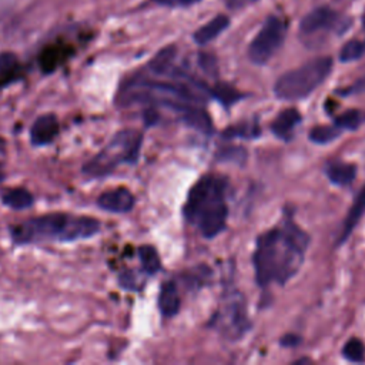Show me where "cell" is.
<instances>
[{"mask_svg": "<svg viewBox=\"0 0 365 365\" xmlns=\"http://www.w3.org/2000/svg\"><path fill=\"white\" fill-rule=\"evenodd\" d=\"M308 245L309 235L291 218L262 232L257 238L252 257L258 285H284L301 268Z\"/></svg>", "mask_w": 365, "mask_h": 365, "instance_id": "cell-1", "label": "cell"}, {"mask_svg": "<svg viewBox=\"0 0 365 365\" xmlns=\"http://www.w3.org/2000/svg\"><path fill=\"white\" fill-rule=\"evenodd\" d=\"M225 192L227 178L207 174L202 175L187 194L182 210L184 217L194 224L205 238H214L225 227L228 217Z\"/></svg>", "mask_w": 365, "mask_h": 365, "instance_id": "cell-2", "label": "cell"}, {"mask_svg": "<svg viewBox=\"0 0 365 365\" xmlns=\"http://www.w3.org/2000/svg\"><path fill=\"white\" fill-rule=\"evenodd\" d=\"M100 221L86 215L61 212L30 218L11 227V238L16 244H33L41 241H76L96 235Z\"/></svg>", "mask_w": 365, "mask_h": 365, "instance_id": "cell-3", "label": "cell"}, {"mask_svg": "<svg viewBox=\"0 0 365 365\" xmlns=\"http://www.w3.org/2000/svg\"><path fill=\"white\" fill-rule=\"evenodd\" d=\"M141 143L143 134L138 130H121L96 155L84 163L81 173L91 178H100L111 174L123 164H134L138 158Z\"/></svg>", "mask_w": 365, "mask_h": 365, "instance_id": "cell-4", "label": "cell"}, {"mask_svg": "<svg viewBox=\"0 0 365 365\" xmlns=\"http://www.w3.org/2000/svg\"><path fill=\"white\" fill-rule=\"evenodd\" d=\"M334 60L321 56L281 74L274 84V94L279 100H301L317 90L331 74Z\"/></svg>", "mask_w": 365, "mask_h": 365, "instance_id": "cell-5", "label": "cell"}, {"mask_svg": "<svg viewBox=\"0 0 365 365\" xmlns=\"http://www.w3.org/2000/svg\"><path fill=\"white\" fill-rule=\"evenodd\" d=\"M287 36V21L279 16H269L248 46V58L258 66L267 64L282 47Z\"/></svg>", "mask_w": 365, "mask_h": 365, "instance_id": "cell-6", "label": "cell"}, {"mask_svg": "<svg viewBox=\"0 0 365 365\" xmlns=\"http://www.w3.org/2000/svg\"><path fill=\"white\" fill-rule=\"evenodd\" d=\"M346 27L348 26L342 21V17H339L335 10L327 6H321L311 10L301 19L299 34L304 37H314L319 33L344 31Z\"/></svg>", "mask_w": 365, "mask_h": 365, "instance_id": "cell-7", "label": "cell"}, {"mask_svg": "<svg viewBox=\"0 0 365 365\" xmlns=\"http://www.w3.org/2000/svg\"><path fill=\"white\" fill-rule=\"evenodd\" d=\"M134 195L127 188H113L108 191H104L97 198V205L108 212L115 214H124L133 210L134 207Z\"/></svg>", "mask_w": 365, "mask_h": 365, "instance_id": "cell-8", "label": "cell"}, {"mask_svg": "<svg viewBox=\"0 0 365 365\" xmlns=\"http://www.w3.org/2000/svg\"><path fill=\"white\" fill-rule=\"evenodd\" d=\"M58 134V120L54 114H41L38 115L31 128H30V140L33 145H46L50 144Z\"/></svg>", "mask_w": 365, "mask_h": 365, "instance_id": "cell-9", "label": "cell"}, {"mask_svg": "<svg viewBox=\"0 0 365 365\" xmlns=\"http://www.w3.org/2000/svg\"><path fill=\"white\" fill-rule=\"evenodd\" d=\"M302 117L297 108H285L271 123V131L282 140H288L292 135L295 127L301 123Z\"/></svg>", "mask_w": 365, "mask_h": 365, "instance_id": "cell-10", "label": "cell"}, {"mask_svg": "<svg viewBox=\"0 0 365 365\" xmlns=\"http://www.w3.org/2000/svg\"><path fill=\"white\" fill-rule=\"evenodd\" d=\"M230 26V19L224 14H217L214 19L207 21L204 26H201L192 36L194 41L200 46L208 44L214 38H217L227 27Z\"/></svg>", "mask_w": 365, "mask_h": 365, "instance_id": "cell-11", "label": "cell"}, {"mask_svg": "<svg viewBox=\"0 0 365 365\" xmlns=\"http://www.w3.org/2000/svg\"><path fill=\"white\" fill-rule=\"evenodd\" d=\"M180 295L177 291V285L173 281H167L161 285L158 294V308L163 317L171 318L180 311Z\"/></svg>", "mask_w": 365, "mask_h": 365, "instance_id": "cell-12", "label": "cell"}, {"mask_svg": "<svg viewBox=\"0 0 365 365\" xmlns=\"http://www.w3.org/2000/svg\"><path fill=\"white\" fill-rule=\"evenodd\" d=\"M365 214V185L361 188V191L358 192L346 218L342 227V234L339 237L338 244H342L348 240V237L351 235V232L354 231V228L356 227V224L359 222V220L362 218V215Z\"/></svg>", "mask_w": 365, "mask_h": 365, "instance_id": "cell-13", "label": "cell"}, {"mask_svg": "<svg viewBox=\"0 0 365 365\" xmlns=\"http://www.w3.org/2000/svg\"><path fill=\"white\" fill-rule=\"evenodd\" d=\"M181 118L187 125L195 128L200 133L211 134L212 130H214L210 115L200 107H195V106L185 107L181 111Z\"/></svg>", "mask_w": 365, "mask_h": 365, "instance_id": "cell-14", "label": "cell"}, {"mask_svg": "<svg viewBox=\"0 0 365 365\" xmlns=\"http://www.w3.org/2000/svg\"><path fill=\"white\" fill-rule=\"evenodd\" d=\"M177 54V48L174 46H167L161 48L154 58L148 63V70L154 76H168L174 68V58Z\"/></svg>", "mask_w": 365, "mask_h": 365, "instance_id": "cell-15", "label": "cell"}, {"mask_svg": "<svg viewBox=\"0 0 365 365\" xmlns=\"http://www.w3.org/2000/svg\"><path fill=\"white\" fill-rule=\"evenodd\" d=\"M325 173L331 182H334L336 185H348L356 177V165L349 164V163L336 161V163L328 164Z\"/></svg>", "mask_w": 365, "mask_h": 365, "instance_id": "cell-16", "label": "cell"}, {"mask_svg": "<svg viewBox=\"0 0 365 365\" xmlns=\"http://www.w3.org/2000/svg\"><path fill=\"white\" fill-rule=\"evenodd\" d=\"M1 201L11 210H26L30 208L34 198L26 188H10L1 195Z\"/></svg>", "mask_w": 365, "mask_h": 365, "instance_id": "cell-17", "label": "cell"}, {"mask_svg": "<svg viewBox=\"0 0 365 365\" xmlns=\"http://www.w3.org/2000/svg\"><path fill=\"white\" fill-rule=\"evenodd\" d=\"M138 257L143 267V271L148 275H153L160 271L161 261L157 250L153 245H141L138 248Z\"/></svg>", "mask_w": 365, "mask_h": 365, "instance_id": "cell-18", "label": "cell"}, {"mask_svg": "<svg viewBox=\"0 0 365 365\" xmlns=\"http://www.w3.org/2000/svg\"><path fill=\"white\" fill-rule=\"evenodd\" d=\"M210 94L225 107L235 104L240 98L244 97L242 93H240L237 88H234L232 86L225 84V83H220V84L214 86L212 88H210Z\"/></svg>", "mask_w": 365, "mask_h": 365, "instance_id": "cell-19", "label": "cell"}, {"mask_svg": "<svg viewBox=\"0 0 365 365\" xmlns=\"http://www.w3.org/2000/svg\"><path fill=\"white\" fill-rule=\"evenodd\" d=\"M365 121V113L361 110H348L342 114L336 115L334 120V125L341 130H356Z\"/></svg>", "mask_w": 365, "mask_h": 365, "instance_id": "cell-20", "label": "cell"}, {"mask_svg": "<svg viewBox=\"0 0 365 365\" xmlns=\"http://www.w3.org/2000/svg\"><path fill=\"white\" fill-rule=\"evenodd\" d=\"M341 135V128L336 125H317L314 127L308 137L315 144H328Z\"/></svg>", "mask_w": 365, "mask_h": 365, "instance_id": "cell-21", "label": "cell"}, {"mask_svg": "<svg viewBox=\"0 0 365 365\" xmlns=\"http://www.w3.org/2000/svg\"><path fill=\"white\" fill-rule=\"evenodd\" d=\"M259 135V125L257 123H245L238 125H231L224 131L225 138H254Z\"/></svg>", "mask_w": 365, "mask_h": 365, "instance_id": "cell-22", "label": "cell"}, {"mask_svg": "<svg viewBox=\"0 0 365 365\" xmlns=\"http://www.w3.org/2000/svg\"><path fill=\"white\" fill-rule=\"evenodd\" d=\"M364 51H365V44L362 41L355 40V38L349 40L339 50V61H342V63L355 61L362 57Z\"/></svg>", "mask_w": 365, "mask_h": 365, "instance_id": "cell-23", "label": "cell"}, {"mask_svg": "<svg viewBox=\"0 0 365 365\" xmlns=\"http://www.w3.org/2000/svg\"><path fill=\"white\" fill-rule=\"evenodd\" d=\"M342 355L351 362H361L365 358V345L359 338H351L342 348Z\"/></svg>", "mask_w": 365, "mask_h": 365, "instance_id": "cell-24", "label": "cell"}, {"mask_svg": "<svg viewBox=\"0 0 365 365\" xmlns=\"http://www.w3.org/2000/svg\"><path fill=\"white\" fill-rule=\"evenodd\" d=\"M198 64L201 67V70L211 76V77H217L218 74V63L214 54L210 53H200L198 54Z\"/></svg>", "mask_w": 365, "mask_h": 365, "instance_id": "cell-25", "label": "cell"}, {"mask_svg": "<svg viewBox=\"0 0 365 365\" xmlns=\"http://www.w3.org/2000/svg\"><path fill=\"white\" fill-rule=\"evenodd\" d=\"M19 66V60L13 53H1L0 54V76L11 74Z\"/></svg>", "mask_w": 365, "mask_h": 365, "instance_id": "cell-26", "label": "cell"}, {"mask_svg": "<svg viewBox=\"0 0 365 365\" xmlns=\"http://www.w3.org/2000/svg\"><path fill=\"white\" fill-rule=\"evenodd\" d=\"M118 282L125 289H138L141 287V282L138 281V275L134 271H124L118 277Z\"/></svg>", "mask_w": 365, "mask_h": 365, "instance_id": "cell-27", "label": "cell"}, {"mask_svg": "<svg viewBox=\"0 0 365 365\" xmlns=\"http://www.w3.org/2000/svg\"><path fill=\"white\" fill-rule=\"evenodd\" d=\"M359 93H365V76L358 78L355 83H352L351 86H348L345 90L341 91V94H344V96L359 94Z\"/></svg>", "mask_w": 365, "mask_h": 365, "instance_id": "cell-28", "label": "cell"}, {"mask_svg": "<svg viewBox=\"0 0 365 365\" xmlns=\"http://www.w3.org/2000/svg\"><path fill=\"white\" fill-rule=\"evenodd\" d=\"M154 1L167 7H190L201 0H154Z\"/></svg>", "mask_w": 365, "mask_h": 365, "instance_id": "cell-29", "label": "cell"}, {"mask_svg": "<svg viewBox=\"0 0 365 365\" xmlns=\"http://www.w3.org/2000/svg\"><path fill=\"white\" fill-rule=\"evenodd\" d=\"M279 344L282 346H297L301 344V336H298L295 334H287L279 339Z\"/></svg>", "mask_w": 365, "mask_h": 365, "instance_id": "cell-30", "label": "cell"}, {"mask_svg": "<svg viewBox=\"0 0 365 365\" xmlns=\"http://www.w3.org/2000/svg\"><path fill=\"white\" fill-rule=\"evenodd\" d=\"M258 0H228V7L231 9H241L245 6H250Z\"/></svg>", "mask_w": 365, "mask_h": 365, "instance_id": "cell-31", "label": "cell"}, {"mask_svg": "<svg viewBox=\"0 0 365 365\" xmlns=\"http://www.w3.org/2000/svg\"><path fill=\"white\" fill-rule=\"evenodd\" d=\"M4 151H6V144H4L3 138H0V154H4Z\"/></svg>", "mask_w": 365, "mask_h": 365, "instance_id": "cell-32", "label": "cell"}, {"mask_svg": "<svg viewBox=\"0 0 365 365\" xmlns=\"http://www.w3.org/2000/svg\"><path fill=\"white\" fill-rule=\"evenodd\" d=\"M364 27H365V14H364Z\"/></svg>", "mask_w": 365, "mask_h": 365, "instance_id": "cell-33", "label": "cell"}, {"mask_svg": "<svg viewBox=\"0 0 365 365\" xmlns=\"http://www.w3.org/2000/svg\"><path fill=\"white\" fill-rule=\"evenodd\" d=\"M1 180H3V175H1V173H0V181H1Z\"/></svg>", "mask_w": 365, "mask_h": 365, "instance_id": "cell-34", "label": "cell"}]
</instances>
